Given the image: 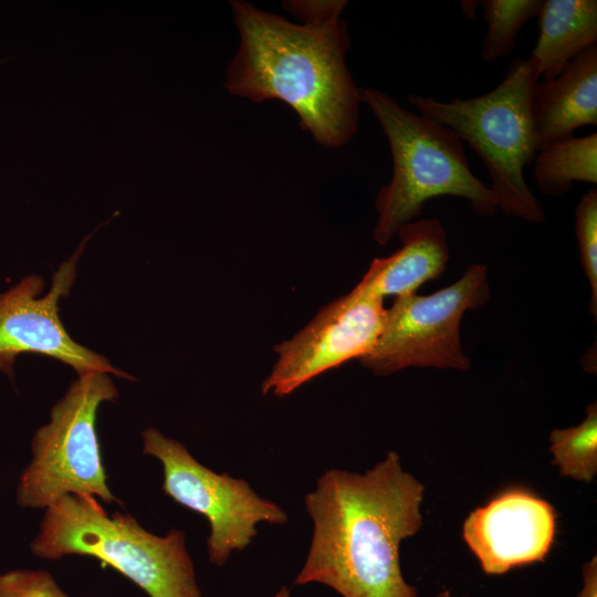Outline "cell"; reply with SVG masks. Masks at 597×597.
<instances>
[{
    "label": "cell",
    "instance_id": "obj_8",
    "mask_svg": "<svg viewBox=\"0 0 597 597\" xmlns=\"http://www.w3.org/2000/svg\"><path fill=\"white\" fill-rule=\"evenodd\" d=\"M142 436L143 452L163 464L165 494L208 520V558L213 565L223 566L232 552L247 548L258 534L259 523H287L285 511L260 496L245 480L216 473L199 463L182 443L155 428L144 430Z\"/></svg>",
    "mask_w": 597,
    "mask_h": 597
},
{
    "label": "cell",
    "instance_id": "obj_10",
    "mask_svg": "<svg viewBox=\"0 0 597 597\" xmlns=\"http://www.w3.org/2000/svg\"><path fill=\"white\" fill-rule=\"evenodd\" d=\"M88 237L73 255L55 271L49 292L42 295L44 280L29 275L0 294V370L12 374L20 354L35 353L71 366L78 375L106 373L133 379L103 355L78 344L65 329L59 303L66 296L76 276L77 260Z\"/></svg>",
    "mask_w": 597,
    "mask_h": 597
},
{
    "label": "cell",
    "instance_id": "obj_21",
    "mask_svg": "<svg viewBox=\"0 0 597 597\" xmlns=\"http://www.w3.org/2000/svg\"><path fill=\"white\" fill-rule=\"evenodd\" d=\"M273 597H291L290 590L283 586ZM436 597H454L449 590L440 591Z\"/></svg>",
    "mask_w": 597,
    "mask_h": 597
},
{
    "label": "cell",
    "instance_id": "obj_2",
    "mask_svg": "<svg viewBox=\"0 0 597 597\" xmlns=\"http://www.w3.org/2000/svg\"><path fill=\"white\" fill-rule=\"evenodd\" d=\"M423 492L395 451L364 474L325 471L304 498L313 535L294 584H323L342 597H418L399 547L422 525Z\"/></svg>",
    "mask_w": 597,
    "mask_h": 597
},
{
    "label": "cell",
    "instance_id": "obj_5",
    "mask_svg": "<svg viewBox=\"0 0 597 597\" xmlns=\"http://www.w3.org/2000/svg\"><path fill=\"white\" fill-rule=\"evenodd\" d=\"M30 548L45 559L95 557L149 597H202L185 532L155 535L129 514L109 516L94 496L65 494L46 507Z\"/></svg>",
    "mask_w": 597,
    "mask_h": 597
},
{
    "label": "cell",
    "instance_id": "obj_14",
    "mask_svg": "<svg viewBox=\"0 0 597 597\" xmlns=\"http://www.w3.org/2000/svg\"><path fill=\"white\" fill-rule=\"evenodd\" d=\"M540 35L530 57L543 82L556 77L580 52L597 42L596 0H545Z\"/></svg>",
    "mask_w": 597,
    "mask_h": 597
},
{
    "label": "cell",
    "instance_id": "obj_6",
    "mask_svg": "<svg viewBox=\"0 0 597 597\" xmlns=\"http://www.w3.org/2000/svg\"><path fill=\"white\" fill-rule=\"evenodd\" d=\"M117 398L109 374L78 375L71 383L32 438V459L17 489L19 505L46 509L65 494L117 501L107 486L96 432L98 407Z\"/></svg>",
    "mask_w": 597,
    "mask_h": 597
},
{
    "label": "cell",
    "instance_id": "obj_9",
    "mask_svg": "<svg viewBox=\"0 0 597 597\" xmlns=\"http://www.w3.org/2000/svg\"><path fill=\"white\" fill-rule=\"evenodd\" d=\"M385 318L384 298L359 282L274 347L279 358L262 383V392L284 397L324 371L360 359L378 339Z\"/></svg>",
    "mask_w": 597,
    "mask_h": 597
},
{
    "label": "cell",
    "instance_id": "obj_7",
    "mask_svg": "<svg viewBox=\"0 0 597 597\" xmlns=\"http://www.w3.org/2000/svg\"><path fill=\"white\" fill-rule=\"evenodd\" d=\"M489 298L488 268L480 263L470 264L457 282L430 295L396 296L386 308L378 339L360 364L376 376L412 366L470 369L461 346V320Z\"/></svg>",
    "mask_w": 597,
    "mask_h": 597
},
{
    "label": "cell",
    "instance_id": "obj_20",
    "mask_svg": "<svg viewBox=\"0 0 597 597\" xmlns=\"http://www.w3.org/2000/svg\"><path fill=\"white\" fill-rule=\"evenodd\" d=\"M576 597H597V557L583 566V587Z\"/></svg>",
    "mask_w": 597,
    "mask_h": 597
},
{
    "label": "cell",
    "instance_id": "obj_18",
    "mask_svg": "<svg viewBox=\"0 0 597 597\" xmlns=\"http://www.w3.org/2000/svg\"><path fill=\"white\" fill-rule=\"evenodd\" d=\"M580 263L590 285L589 313L597 317V190L586 192L575 209Z\"/></svg>",
    "mask_w": 597,
    "mask_h": 597
},
{
    "label": "cell",
    "instance_id": "obj_13",
    "mask_svg": "<svg viewBox=\"0 0 597 597\" xmlns=\"http://www.w3.org/2000/svg\"><path fill=\"white\" fill-rule=\"evenodd\" d=\"M401 247L391 255L371 261L360 283L383 298L415 294L440 276L449 260L447 232L437 218L418 219L398 230Z\"/></svg>",
    "mask_w": 597,
    "mask_h": 597
},
{
    "label": "cell",
    "instance_id": "obj_11",
    "mask_svg": "<svg viewBox=\"0 0 597 597\" xmlns=\"http://www.w3.org/2000/svg\"><path fill=\"white\" fill-rule=\"evenodd\" d=\"M556 531V513L545 500L510 490L475 509L463 524V537L489 575L542 562Z\"/></svg>",
    "mask_w": 597,
    "mask_h": 597
},
{
    "label": "cell",
    "instance_id": "obj_3",
    "mask_svg": "<svg viewBox=\"0 0 597 597\" xmlns=\"http://www.w3.org/2000/svg\"><path fill=\"white\" fill-rule=\"evenodd\" d=\"M359 97L379 122L392 156L391 180L376 197L377 243L386 244L421 214L428 200L439 196L464 198L483 217L496 212L493 191L474 176L464 143L450 128L405 109L379 90L359 88Z\"/></svg>",
    "mask_w": 597,
    "mask_h": 597
},
{
    "label": "cell",
    "instance_id": "obj_4",
    "mask_svg": "<svg viewBox=\"0 0 597 597\" xmlns=\"http://www.w3.org/2000/svg\"><path fill=\"white\" fill-rule=\"evenodd\" d=\"M540 77L531 57H516L503 81L481 96L440 102L408 95L421 115L450 128L482 158L498 209L535 223L545 212L526 184L524 168L537 153L532 104Z\"/></svg>",
    "mask_w": 597,
    "mask_h": 597
},
{
    "label": "cell",
    "instance_id": "obj_22",
    "mask_svg": "<svg viewBox=\"0 0 597 597\" xmlns=\"http://www.w3.org/2000/svg\"><path fill=\"white\" fill-rule=\"evenodd\" d=\"M478 3H479L478 1H462V7L467 8L464 10V13L467 14V17L472 18L474 15L475 13L474 8L476 7Z\"/></svg>",
    "mask_w": 597,
    "mask_h": 597
},
{
    "label": "cell",
    "instance_id": "obj_1",
    "mask_svg": "<svg viewBox=\"0 0 597 597\" xmlns=\"http://www.w3.org/2000/svg\"><path fill=\"white\" fill-rule=\"evenodd\" d=\"M345 6L336 0L291 1L285 8L302 21L294 23L232 1L241 41L228 67V91L255 103L285 102L320 145L347 144L357 132L360 97L345 62Z\"/></svg>",
    "mask_w": 597,
    "mask_h": 597
},
{
    "label": "cell",
    "instance_id": "obj_15",
    "mask_svg": "<svg viewBox=\"0 0 597 597\" xmlns=\"http://www.w3.org/2000/svg\"><path fill=\"white\" fill-rule=\"evenodd\" d=\"M533 164L535 182L544 195H565L574 181L596 185L597 134L546 145L537 150Z\"/></svg>",
    "mask_w": 597,
    "mask_h": 597
},
{
    "label": "cell",
    "instance_id": "obj_17",
    "mask_svg": "<svg viewBox=\"0 0 597 597\" xmlns=\"http://www.w3.org/2000/svg\"><path fill=\"white\" fill-rule=\"evenodd\" d=\"M486 22L482 44V59L486 62L510 54L522 27L538 15L542 0H485L481 1Z\"/></svg>",
    "mask_w": 597,
    "mask_h": 597
},
{
    "label": "cell",
    "instance_id": "obj_16",
    "mask_svg": "<svg viewBox=\"0 0 597 597\" xmlns=\"http://www.w3.org/2000/svg\"><path fill=\"white\" fill-rule=\"evenodd\" d=\"M553 462L564 476L589 482L597 472V405L586 408V418L576 427L549 433Z\"/></svg>",
    "mask_w": 597,
    "mask_h": 597
},
{
    "label": "cell",
    "instance_id": "obj_12",
    "mask_svg": "<svg viewBox=\"0 0 597 597\" xmlns=\"http://www.w3.org/2000/svg\"><path fill=\"white\" fill-rule=\"evenodd\" d=\"M532 116L537 150L597 124V45L580 52L553 80L537 84Z\"/></svg>",
    "mask_w": 597,
    "mask_h": 597
},
{
    "label": "cell",
    "instance_id": "obj_19",
    "mask_svg": "<svg viewBox=\"0 0 597 597\" xmlns=\"http://www.w3.org/2000/svg\"><path fill=\"white\" fill-rule=\"evenodd\" d=\"M0 597H69L46 570L17 569L0 575Z\"/></svg>",
    "mask_w": 597,
    "mask_h": 597
}]
</instances>
